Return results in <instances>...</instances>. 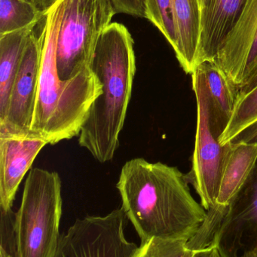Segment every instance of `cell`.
Here are the masks:
<instances>
[{
	"label": "cell",
	"mask_w": 257,
	"mask_h": 257,
	"mask_svg": "<svg viewBox=\"0 0 257 257\" xmlns=\"http://www.w3.org/2000/svg\"><path fill=\"white\" fill-rule=\"evenodd\" d=\"M92 69L101 84L78 135V144L101 163L113 160L119 146L136 73L134 39L127 27L111 23L97 42Z\"/></svg>",
	"instance_id": "obj_2"
},
{
	"label": "cell",
	"mask_w": 257,
	"mask_h": 257,
	"mask_svg": "<svg viewBox=\"0 0 257 257\" xmlns=\"http://www.w3.org/2000/svg\"><path fill=\"white\" fill-rule=\"evenodd\" d=\"M238 257H257V248L252 249L245 253H241Z\"/></svg>",
	"instance_id": "obj_25"
},
{
	"label": "cell",
	"mask_w": 257,
	"mask_h": 257,
	"mask_svg": "<svg viewBox=\"0 0 257 257\" xmlns=\"http://www.w3.org/2000/svg\"><path fill=\"white\" fill-rule=\"evenodd\" d=\"M43 37L32 33L24 48L19 69L11 90L6 120L0 136L30 138L39 87Z\"/></svg>",
	"instance_id": "obj_9"
},
{
	"label": "cell",
	"mask_w": 257,
	"mask_h": 257,
	"mask_svg": "<svg viewBox=\"0 0 257 257\" xmlns=\"http://www.w3.org/2000/svg\"><path fill=\"white\" fill-rule=\"evenodd\" d=\"M0 257H13L12 255L9 254L7 252L5 251L3 249L0 250Z\"/></svg>",
	"instance_id": "obj_26"
},
{
	"label": "cell",
	"mask_w": 257,
	"mask_h": 257,
	"mask_svg": "<svg viewBox=\"0 0 257 257\" xmlns=\"http://www.w3.org/2000/svg\"><path fill=\"white\" fill-rule=\"evenodd\" d=\"M116 14L112 0H66L57 48L61 81L90 70L97 42Z\"/></svg>",
	"instance_id": "obj_7"
},
{
	"label": "cell",
	"mask_w": 257,
	"mask_h": 257,
	"mask_svg": "<svg viewBox=\"0 0 257 257\" xmlns=\"http://www.w3.org/2000/svg\"><path fill=\"white\" fill-rule=\"evenodd\" d=\"M127 219L122 208L77 219L60 236L54 257H134L139 246L125 236Z\"/></svg>",
	"instance_id": "obj_8"
},
{
	"label": "cell",
	"mask_w": 257,
	"mask_h": 257,
	"mask_svg": "<svg viewBox=\"0 0 257 257\" xmlns=\"http://www.w3.org/2000/svg\"><path fill=\"white\" fill-rule=\"evenodd\" d=\"M45 17L31 0H0V36L36 26Z\"/></svg>",
	"instance_id": "obj_17"
},
{
	"label": "cell",
	"mask_w": 257,
	"mask_h": 257,
	"mask_svg": "<svg viewBox=\"0 0 257 257\" xmlns=\"http://www.w3.org/2000/svg\"><path fill=\"white\" fill-rule=\"evenodd\" d=\"M146 19L149 20L175 49L176 30L172 0H146Z\"/></svg>",
	"instance_id": "obj_19"
},
{
	"label": "cell",
	"mask_w": 257,
	"mask_h": 257,
	"mask_svg": "<svg viewBox=\"0 0 257 257\" xmlns=\"http://www.w3.org/2000/svg\"><path fill=\"white\" fill-rule=\"evenodd\" d=\"M176 30L175 55L182 69L192 75L197 66L201 34L199 0H172Z\"/></svg>",
	"instance_id": "obj_13"
},
{
	"label": "cell",
	"mask_w": 257,
	"mask_h": 257,
	"mask_svg": "<svg viewBox=\"0 0 257 257\" xmlns=\"http://www.w3.org/2000/svg\"><path fill=\"white\" fill-rule=\"evenodd\" d=\"M217 254H218V250L215 246L212 245L203 250L193 251L191 257H216Z\"/></svg>",
	"instance_id": "obj_22"
},
{
	"label": "cell",
	"mask_w": 257,
	"mask_h": 257,
	"mask_svg": "<svg viewBox=\"0 0 257 257\" xmlns=\"http://www.w3.org/2000/svg\"><path fill=\"white\" fill-rule=\"evenodd\" d=\"M193 89L197 102V128L191 171L187 174L206 211L216 205L223 166L231 142L220 145L219 138L226 126L220 118L208 91L200 66L192 74Z\"/></svg>",
	"instance_id": "obj_6"
},
{
	"label": "cell",
	"mask_w": 257,
	"mask_h": 257,
	"mask_svg": "<svg viewBox=\"0 0 257 257\" xmlns=\"http://www.w3.org/2000/svg\"><path fill=\"white\" fill-rule=\"evenodd\" d=\"M116 13L146 18V0H112Z\"/></svg>",
	"instance_id": "obj_21"
},
{
	"label": "cell",
	"mask_w": 257,
	"mask_h": 257,
	"mask_svg": "<svg viewBox=\"0 0 257 257\" xmlns=\"http://www.w3.org/2000/svg\"><path fill=\"white\" fill-rule=\"evenodd\" d=\"M187 241L154 238L141 243L134 257H191Z\"/></svg>",
	"instance_id": "obj_20"
},
{
	"label": "cell",
	"mask_w": 257,
	"mask_h": 257,
	"mask_svg": "<svg viewBox=\"0 0 257 257\" xmlns=\"http://www.w3.org/2000/svg\"><path fill=\"white\" fill-rule=\"evenodd\" d=\"M66 0H58L45 15L39 87L30 138L56 145L79 135L89 110L101 94V84L90 70L69 81L59 78L57 48Z\"/></svg>",
	"instance_id": "obj_3"
},
{
	"label": "cell",
	"mask_w": 257,
	"mask_h": 257,
	"mask_svg": "<svg viewBox=\"0 0 257 257\" xmlns=\"http://www.w3.org/2000/svg\"><path fill=\"white\" fill-rule=\"evenodd\" d=\"M58 0H32L35 6L46 15L47 12L55 4Z\"/></svg>",
	"instance_id": "obj_23"
},
{
	"label": "cell",
	"mask_w": 257,
	"mask_h": 257,
	"mask_svg": "<svg viewBox=\"0 0 257 257\" xmlns=\"http://www.w3.org/2000/svg\"><path fill=\"white\" fill-rule=\"evenodd\" d=\"M246 0H204L197 66L214 61L238 21Z\"/></svg>",
	"instance_id": "obj_12"
},
{
	"label": "cell",
	"mask_w": 257,
	"mask_h": 257,
	"mask_svg": "<svg viewBox=\"0 0 257 257\" xmlns=\"http://www.w3.org/2000/svg\"><path fill=\"white\" fill-rule=\"evenodd\" d=\"M257 85V76L256 78H254V79L252 80L251 81H250V83H249L248 84H247V86H245V87H243V88L240 89L239 90H238V93H245V92L248 91V90H251L253 87H254L255 86Z\"/></svg>",
	"instance_id": "obj_24"
},
{
	"label": "cell",
	"mask_w": 257,
	"mask_h": 257,
	"mask_svg": "<svg viewBox=\"0 0 257 257\" xmlns=\"http://www.w3.org/2000/svg\"><path fill=\"white\" fill-rule=\"evenodd\" d=\"M35 26L0 36V124L6 120L11 90Z\"/></svg>",
	"instance_id": "obj_15"
},
{
	"label": "cell",
	"mask_w": 257,
	"mask_h": 257,
	"mask_svg": "<svg viewBox=\"0 0 257 257\" xmlns=\"http://www.w3.org/2000/svg\"><path fill=\"white\" fill-rule=\"evenodd\" d=\"M31 1H32V0H31Z\"/></svg>",
	"instance_id": "obj_29"
},
{
	"label": "cell",
	"mask_w": 257,
	"mask_h": 257,
	"mask_svg": "<svg viewBox=\"0 0 257 257\" xmlns=\"http://www.w3.org/2000/svg\"><path fill=\"white\" fill-rule=\"evenodd\" d=\"M236 142L257 143V123L243 132ZM215 246L223 257H238L257 248V159L248 178L226 207L207 211L199 232L187 242L189 250Z\"/></svg>",
	"instance_id": "obj_5"
},
{
	"label": "cell",
	"mask_w": 257,
	"mask_h": 257,
	"mask_svg": "<svg viewBox=\"0 0 257 257\" xmlns=\"http://www.w3.org/2000/svg\"><path fill=\"white\" fill-rule=\"evenodd\" d=\"M204 0H199V8H200V12H201V9H202V5H203Z\"/></svg>",
	"instance_id": "obj_27"
},
{
	"label": "cell",
	"mask_w": 257,
	"mask_h": 257,
	"mask_svg": "<svg viewBox=\"0 0 257 257\" xmlns=\"http://www.w3.org/2000/svg\"><path fill=\"white\" fill-rule=\"evenodd\" d=\"M116 188L141 243L154 238L188 242L207 217L187 175L175 166L133 159L122 167Z\"/></svg>",
	"instance_id": "obj_1"
},
{
	"label": "cell",
	"mask_w": 257,
	"mask_h": 257,
	"mask_svg": "<svg viewBox=\"0 0 257 257\" xmlns=\"http://www.w3.org/2000/svg\"><path fill=\"white\" fill-rule=\"evenodd\" d=\"M213 63L238 90L256 78L257 0H246L238 21Z\"/></svg>",
	"instance_id": "obj_10"
},
{
	"label": "cell",
	"mask_w": 257,
	"mask_h": 257,
	"mask_svg": "<svg viewBox=\"0 0 257 257\" xmlns=\"http://www.w3.org/2000/svg\"><path fill=\"white\" fill-rule=\"evenodd\" d=\"M257 123V85L244 93H238L233 114L228 126L219 138L220 145L232 142L247 128Z\"/></svg>",
	"instance_id": "obj_18"
},
{
	"label": "cell",
	"mask_w": 257,
	"mask_h": 257,
	"mask_svg": "<svg viewBox=\"0 0 257 257\" xmlns=\"http://www.w3.org/2000/svg\"><path fill=\"white\" fill-rule=\"evenodd\" d=\"M256 159V142H231L230 150L223 166L216 205L214 208H223L230 203L248 178Z\"/></svg>",
	"instance_id": "obj_14"
},
{
	"label": "cell",
	"mask_w": 257,
	"mask_h": 257,
	"mask_svg": "<svg viewBox=\"0 0 257 257\" xmlns=\"http://www.w3.org/2000/svg\"><path fill=\"white\" fill-rule=\"evenodd\" d=\"M48 145L36 138L0 136V207L12 210L17 191L41 150Z\"/></svg>",
	"instance_id": "obj_11"
},
{
	"label": "cell",
	"mask_w": 257,
	"mask_h": 257,
	"mask_svg": "<svg viewBox=\"0 0 257 257\" xmlns=\"http://www.w3.org/2000/svg\"><path fill=\"white\" fill-rule=\"evenodd\" d=\"M61 181L58 174L34 168L25 181L14 222V257H54L61 235Z\"/></svg>",
	"instance_id": "obj_4"
},
{
	"label": "cell",
	"mask_w": 257,
	"mask_h": 257,
	"mask_svg": "<svg viewBox=\"0 0 257 257\" xmlns=\"http://www.w3.org/2000/svg\"><path fill=\"white\" fill-rule=\"evenodd\" d=\"M216 257H223L221 256V255L220 254V253H219V251H218V254L217 255V256Z\"/></svg>",
	"instance_id": "obj_28"
},
{
	"label": "cell",
	"mask_w": 257,
	"mask_h": 257,
	"mask_svg": "<svg viewBox=\"0 0 257 257\" xmlns=\"http://www.w3.org/2000/svg\"><path fill=\"white\" fill-rule=\"evenodd\" d=\"M199 66L205 75L213 104L226 128L233 114L238 96V88L213 62L205 61Z\"/></svg>",
	"instance_id": "obj_16"
}]
</instances>
